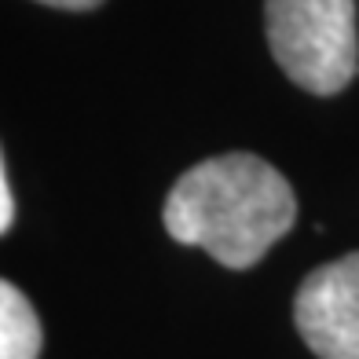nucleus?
Here are the masks:
<instances>
[{
  "label": "nucleus",
  "instance_id": "f03ea898",
  "mask_svg": "<svg viewBox=\"0 0 359 359\" xmlns=\"http://www.w3.org/2000/svg\"><path fill=\"white\" fill-rule=\"evenodd\" d=\"M268 44L293 85L334 95L359 70L352 0H268Z\"/></svg>",
  "mask_w": 359,
  "mask_h": 359
},
{
  "label": "nucleus",
  "instance_id": "7ed1b4c3",
  "mask_svg": "<svg viewBox=\"0 0 359 359\" xmlns=\"http://www.w3.org/2000/svg\"><path fill=\"white\" fill-rule=\"evenodd\" d=\"M293 323L319 359H359V253L308 275L293 297Z\"/></svg>",
  "mask_w": 359,
  "mask_h": 359
},
{
  "label": "nucleus",
  "instance_id": "423d86ee",
  "mask_svg": "<svg viewBox=\"0 0 359 359\" xmlns=\"http://www.w3.org/2000/svg\"><path fill=\"white\" fill-rule=\"evenodd\" d=\"M41 4H52V8H62V11H92V8H100L103 0H41Z\"/></svg>",
  "mask_w": 359,
  "mask_h": 359
},
{
  "label": "nucleus",
  "instance_id": "f257e3e1",
  "mask_svg": "<svg viewBox=\"0 0 359 359\" xmlns=\"http://www.w3.org/2000/svg\"><path fill=\"white\" fill-rule=\"evenodd\" d=\"M165 231L213 253L224 268H250L297 220L286 176L257 154H220L187 169L161 209Z\"/></svg>",
  "mask_w": 359,
  "mask_h": 359
},
{
  "label": "nucleus",
  "instance_id": "20e7f679",
  "mask_svg": "<svg viewBox=\"0 0 359 359\" xmlns=\"http://www.w3.org/2000/svg\"><path fill=\"white\" fill-rule=\"evenodd\" d=\"M41 345V319L29 297L0 279V359H37Z\"/></svg>",
  "mask_w": 359,
  "mask_h": 359
},
{
  "label": "nucleus",
  "instance_id": "39448f33",
  "mask_svg": "<svg viewBox=\"0 0 359 359\" xmlns=\"http://www.w3.org/2000/svg\"><path fill=\"white\" fill-rule=\"evenodd\" d=\"M11 220H15V202H11L8 172H4V154H0V235L11 227Z\"/></svg>",
  "mask_w": 359,
  "mask_h": 359
}]
</instances>
